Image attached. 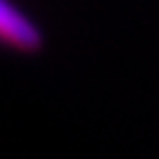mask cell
I'll list each match as a JSON object with an SVG mask.
<instances>
[{"label":"cell","mask_w":159,"mask_h":159,"mask_svg":"<svg viewBox=\"0 0 159 159\" xmlns=\"http://www.w3.org/2000/svg\"><path fill=\"white\" fill-rule=\"evenodd\" d=\"M0 40L22 51H38L42 47L40 29L9 0H0Z\"/></svg>","instance_id":"1"}]
</instances>
